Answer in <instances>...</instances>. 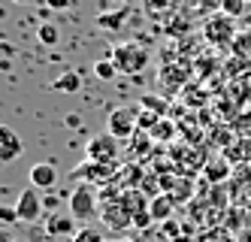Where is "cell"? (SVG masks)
<instances>
[{
	"label": "cell",
	"instance_id": "cell-1",
	"mask_svg": "<svg viewBox=\"0 0 251 242\" xmlns=\"http://www.w3.org/2000/svg\"><path fill=\"white\" fill-rule=\"evenodd\" d=\"M109 58L115 61L121 76H136V73H142V70L149 67V52H146V46H139V43H121V46H115Z\"/></svg>",
	"mask_w": 251,
	"mask_h": 242
},
{
	"label": "cell",
	"instance_id": "cell-2",
	"mask_svg": "<svg viewBox=\"0 0 251 242\" xmlns=\"http://www.w3.org/2000/svg\"><path fill=\"white\" fill-rule=\"evenodd\" d=\"M67 209L76 221H91L100 215V206H97V194L91 185H76L73 194L67 197Z\"/></svg>",
	"mask_w": 251,
	"mask_h": 242
},
{
	"label": "cell",
	"instance_id": "cell-3",
	"mask_svg": "<svg viewBox=\"0 0 251 242\" xmlns=\"http://www.w3.org/2000/svg\"><path fill=\"white\" fill-rule=\"evenodd\" d=\"M136 127H139V109L136 106H118L106 118V134H112L118 142L130 139L136 134Z\"/></svg>",
	"mask_w": 251,
	"mask_h": 242
},
{
	"label": "cell",
	"instance_id": "cell-4",
	"mask_svg": "<svg viewBox=\"0 0 251 242\" xmlns=\"http://www.w3.org/2000/svg\"><path fill=\"white\" fill-rule=\"evenodd\" d=\"M203 36L212 43V46H230L233 36H236V25H233L230 15H212L209 22L203 25Z\"/></svg>",
	"mask_w": 251,
	"mask_h": 242
},
{
	"label": "cell",
	"instance_id": "cell-5",
	"mask_svg": "<svg viewBox=\"0 0 251 242\" xmlns=\"http://www.w3.org/2000/svg\"><path fill=\"white\" fill-rule=\"evenodd\" d=\"M88 161L94 163H115L118 161V139L112 134H100L88 142Z\"/></svg>",
	"mask_w": 251,
	"mask_h": 242
},
{
	"label": "cell",
	"instance_id": "cell-6",
	"mask_svg": "<svg viewBox=\"0 0 251 242\" xmlns=\"http://www.w3.org/2000/svg\"><path fill=\"white\" fill-rule=\"evenodd\" d=\"M115 176V163H94V161H85V163H79L76 170H73V179L79 182V185H106Z\"/></svg>",
	"mask_w": 251,
	"mask_h": 242
},
{
	"label": "cell",
	"instance_id": "cell-7",
	"mask_svg": "<svg viewBox=\"0 0 251 242\" xmlns=\"http://www.w3.org/2000/svg\"><path fill=\"white\" fill-rule=\"evenodd\" d=\"M15 209H19V218L25 224H33V221L43 218V200L37 194V188H25L19 194V203H15Z\"/></svg>",
	"mask_w": 251,
	"mask_h": 242
},
{
	"label": "cell",
	"instance_id": "cell-8",
	"mask_svg": "<svg viewBox=\"0 0 251 242\" xmlns=\"http://www.w3.org/2000/svg\"><path fill=\"white\" fill-rule=\"evenodd\" d=\"M58 185V166L55 163H46V161H40V163H33L30 166V188H37V191H51Z\"/></svg>",
	"mask_w": 251,
	"mask_h": 242
},
{
	"label": "cell",
	"instance_id": "cell-9",
	"mask_svg": "<svg viewBox=\"0 0 251 242\" xmlns=\"http://www.w3.org/2000/svg\"><path fill=\"white\" fill-rule=\"evenodd\" d=\"M103 221H106V227H112V230H124V227H133V215L121 206L118 200H112L109 206L103 209Z\"/></svg>",
	"mask_w": 251,
	"mask_h": 242
},
{
	"label": "cell",
	"instance_id": "cell-10",
	"mask_svg": "<svg viewBox=\"0 0 251 242\" xmlns=\"http://www.w3.org/2000/svg\"><path fill=\"white\" fill-rule=\"evenodd\" d=\"M22 139H19V134H15L12 127H0V161H15L22 155Z\"/></svg>",
	"mask_w": 251,
	"mask_h": 242
},
{
	"label": "cell",
	"instance_id": "cell-11",
	"mask_svg": "<svg viewBox=\"0 0 251 242\" xmlns=\"http://www.w3.org/2000/svg\"><path fill=\"white\" fill-rule=\"evenodd\" d=\"M46 233L49 236H76V218L73 215H49Z\"/></svg>",
	"mask_w": 251,
	"mask_h": 242
},
{
	"label": "cell",
	"instance_id": "cell-12",
	"mask_svg": "<svg viewBox=\"0 0 251 242\" xmlns=\"http://www.w3.org/2000/svg\"><path fill=\"white\" fill-rule=\"evenodd\" d=\"M173 206H176V203H173L170 194H154L151 203H149V215H151V221H170Z\"/></svg>",
	"mask_w": 251,
	"mask_h": 242
},
{
	"label": "cell",
	"instance_id": "cell-13",
	"mask_svg": "<svg viewBox=\"0 0 251 242\" xmlns=\"http://www.w3.org/2000/svg\"><path fill=\"white\" fill-rule=\"evenodd\" d=\"M49 88L51 91H64V94H76V91L82 88V76H79V73H73V70H67V73H61L58 79H51Z\"/></svg>",
	"mask_w": 251,
	"mask_h": 242
},
{
	"label": "cell",
	"instance_id": "cell-14",
	"mask_svg": "<svg viewBox=\"0 0 251 242\" xmlns=\"http://www.w3.org/2000/svg\"><path fill=\"white\" fill-rule=\"evenodd\" d=\"M127 15H130V6H118V9H112V12H100V15H97V25H100L103 30H118L124 22H127Z\"/></svg>",
	"mask_w": 251,
	"mask_h": 242
},
{
	"label": "cell",
	"instance_id": "cell-15",
	"mask_svg": "<svg viewBox=\"0 0 251 242\" xmlns=\"http://www.w3.org/2000/svg\"><path fill=\"white\" fill-rule=\"evenodd\" d=\"M37 40H40L46 49L58 46V40H61V30H58V25H51V22H43V25L37 27Z\"/></svg>",
	"mask_w": 251,
	"mask_h": 242
},
{
	"label": "cell",
	"instance_id": "cell-16",
	"mask_svg": "<svg viewBox=\"0 0 251 242\" xmlns=\"http://www.w3.org/2000/svg\"><path fill=\"white\" fill-rule=\"evenodd\" d=\"M94 76H97L100 82H112V79L118 76V67H115V61H112V58H103V61H97V64H94Z\"/></svg>",
	"mask_w": 251,
	"mask_h": 242
},
{
	"label": "cell",
	"instance_id": "cell-17",
	"mask_svg": "<svg viewBox=\"0 0 251 242\" xmlns=\"http://www.w3.org/2000/svg\"><path fill=\"white\" fill-rule=\"evenodd\" d=\"M203 176H206L209 182H224V179L230 176V163H227V161H218V163H206Z\"/></svg>",
	"mask_w": 251,
	"mask_h": 242
},
{
	"label": "cell",
	"instance_id": "cell-18",
	"mask_svg": "<svg viewBox=\"0 0 251 242\" xmlns=\"http://www.w3.org/2000/svg\"><path fill=\"white\" fill-rule=\"evenodd\" d=\"M73 242H106V239H103V233H100L97 227H88V224H85V227L76 230Z\"/></svg>",
	"mask_w": 251,
	"mask_h": 242
},
{
	"label": "cell",
	"instance_id": "cell-19",
	"mask_svg": "<svg viewBox=\"0 0 251 242\" xmlns=\"http://www.w3.org/2000/svg\"><path fill=\"white\" fill-rule=\"evenodd\" d=\"M233 134H242L245 139H251V112H242L236 121H233Z\"/></svg>",
	"mask_w": 251,
	"mask_h": 242
},
{
	"label": "cell",
	"instance_id": "cell-20",
	"mask_svg": "<svg viewBox=\"0 0 251 242\" xmlns=\"http://www.w3.org/2000/svg\"><path fill=\"white\" fill-rule=\"evenodd\" d=\"M173 9V0H146V12L149 15H164Z\"/></svg>",
	"mask_w": 251,
	"mask_h": 242
},
{
	"label": "cell",
	"instance_id": "cell-21",
	"mask_svg": "<svg viewBox=\"0 0 251 242\" xmlns=\"http://www.w3.org/2000/svg\"><path fill=\"white\" fill-rule=\"evenodd\" d=\"M242 9H245V0H224V3H221V12L230 15V18H239Z\"/></svg>",
	"mask_w": 251,
	"mask_h": 242
},
{
	"label": "cell",
	"instance_id": "cell-22",
	"mask_svg": "<svg viewBox=\"0 0 251 242\" xmlns=\"http://www.w3.org/2000/svg\"><path fill=\"white\" fill-rule=\"evenodd\" d=\"M0 221H3V224H19V209L15 206H0Z\"/></svg>",
	"mask_w": 251,
	"mask_h": 242
},
{
	"label": "cell",
	"instance_id": "cell-23",
	"mask_svg": "<svg viewBox=\"0 0 251 242\" xmlns=\"http://www.w3.org/2000/svg\"><path fill=\"white\" fill-rule=\"evenodd\" d=\"M139 109H154V112H157V115H164V112H167V106H164V103H160L157 97H151V94H149V97H142V103H139Z\"/></svg>",
	"mask_w": 251,
	"mask_h": 242
},
{
	"label": "cell",
	"instance_id": "cell-24",
	"mask_svg": "<svg viewBox=\"0 0 251 242\" xmlns=\"http://www.w3.org/2000/svg\"><path fill=\"white\" fill-rule=\"evenodd\" d=\"M151 136H154V139H170V136H173V124H157V127L151 130Z\"/></svg>",
	"mask_w": 251,
	"mask_h": 242
},
{
	"label": "cell",
	"instance_id": "cell-25",
	"mask_svg": "<svg viewBox=\"0 0 251 242\" xmlns=\"http://www.w3.org/2000/svg\"><path fill=\"white\" fill-rule=\"evenodd\" d=\"M43 3H46L49 9H55V12H64V9L73 6V0H43Z\"/></svg>",
	"mask_w": 251,
	"mask_h": 242
},
{
	"label": "cell",
	"instance_id": "cell-26",
	"mask_svg": "<svg viewBox=\"0 0 251 242\" xmlns=\"http://www.w3.org/2000/svg\"><path fill=\"white\" fill-rule=\"evenodd\" d=\"M164 233H167V236H178V224H176L173 218H170V221H164Z\"/></svg>",
	"mask_w": 251,
	"mask_h": 242
},
{
	"label": "cell",
	"instance_id": "cell-27",
	"mask_svg": "<svg viewBox=\"0 0 251 242\" xmlns=\"http://www.w3.org/2000/svg\"><path fill=\"white\" fill-rule=\"evenodd\" d=\"M221 3H224V0H200L203 9H221Z\"/></svg>",
	"mask_w": 251,
	"mask_h": 242
},
{
	"label": "cell",
	"instance_id": "cell-28",
	"mask_svg": "<svg viewBox=\"0 0 251 242\" xmlns=\"http://www.w3.org/2000/svg\"><path fill=\"white\" fill-rule=\"evenodd\" d=\"M67 124L70 127H79V115H67Z\"/></svg>",
	"mask_w": 251,
	"mask_h": 242
},
{
	"label": "cell",
	"instance_id": "cell-29",
	"mask_svg": "<svg viewBox=\"0 0 251 242\" xmlns=\"http://www.w3.org/2000/svg\"><path fill=\"white\" fill-rule=\"evenodd\" d=\"M115 3H118V6H130V3H133V0H115Z\"/></svg>",
	"mask_w": 251,
	"mask_h": 242
},
{
	"label": "cell",
	"instance_id": "cell-30",
	"mask_svg": "<svg viewBox=\"0 0 251 242\" xmlns=\"http://www.w3.org/2000/svg\"><path fill=\"white\" fill-rule=\"evenodd\" d=\"M0 242H12V239H9V236H6V233H0Z\"/></svg>",
	"mask_w": 251,
	"mask_h": 242
},
{
	"label": "cell",
	"instance_id": "cell-31",
	"mask_svg": "<svg viewBox=\"0 0 251 242\" xmlns=\"http://www.w3.org/2000/svg\"><path fill=\"white\" fill-rule=\"evenodd\" d=\"M12 3H27V0H12Z\"/></svg>",
	"mask_w": 251,
	"mask_h": 242
},
{
	"label": "cell",
	"instance_id": "cell-32",
	"mask_svg": "<svg viewBox=\"0 0 251 242\" xmlns=\"http://www.w3.org/2000/svg\"><path fill=\"white\" fill-rule=\"evenodd\" d=\"M124 242H139V239H124Z\"/></svg>",
	"mask_w": 251,
	"mask_h": 242
}]
</instances>
